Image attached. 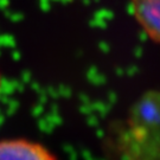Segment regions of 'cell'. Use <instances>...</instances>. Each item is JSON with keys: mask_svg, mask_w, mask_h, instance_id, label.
<instances>
[{"mask_svg": "<svg viewBox=\"0 0 160 160\" xmlns=\"http://www.w3.org/2000/svg\"><path fill=\"white\" fill-rule=\"evenodd\" d=\"M138 23L153 40L160 43V0H129Z\"/></svg>", "mask_w": 160, "mask_h": 160, "instance_id": "obj_2", "label": "cell"}, {"mask_svg": "<svg viewBox=\"0 0 160 160\" xmlns=\"http://www.w3.org/2000/svg\"><path fill=\"white\" fill-rule=\"evenodd\" d=\"M0 160H56L39 143L26 140L0 141Z\"/></svg>", "mask_w": 160, "mask_h": 160, "instance_id": "obj_1", "label": "cell"}]
</instances>
